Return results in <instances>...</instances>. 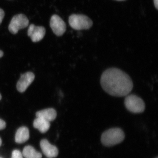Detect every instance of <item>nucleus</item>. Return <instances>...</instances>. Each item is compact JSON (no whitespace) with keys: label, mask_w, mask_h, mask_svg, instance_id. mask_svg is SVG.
<instances>
[{"label":"nucleus","mask_w":158,"mask_h":158,"mask_svg":"<svg viewBox=\"0 0 158 158\" xmlns=\"http://www.w3.org/2000/svg\"><path fill=\"white\" fill-rule=\"evenodd\" d=\"M156 158H158V157H156Z\"/></svg>","instance_id":"nucleus-22"},{"label":"nucleus","mask_w":158,"mask_h":158,"mask_svg":"<svg viewBox=\"0 0 158 158\" xmlns=\"http://www.w3.org/2000/svg\"><path fill=\"white\" fill-rule=\"evenodd\" d=\"M69 23L74 30H88L93 25V22L86 15L80 14H73L69 16Z\"/></svg>","instance_id":"nucleus-4"},{"label":"nucleus","mask_w":158,"mask_h":158,"mask_svg":"<svg viewBox=\"0 0 158 158\" xmlns=\"http://www.w3.org/2000/svg\"><path fill=\"white\" fill-rule=\"evenodd\" d=\"M126 108L129 112L135 114L143 113L145 110L144 101L135 94H128L124 100Z\"/></svg>","instance_id":"nucleus-3"},{"label":"nucleus","mask_w":158,"mask_h":158,"mask_svg":"<svg viewBox=\"0 0 158 158\" xmlns=\"http://www.w3.org/2000/svg\"><path fill=\"white\" fill-rule=\"evenodd\" d=\"M125 134L121 129L113 128L105 131L101 137V142L106 147H111L121 143L124 140Z\"/></svg>","instance_id":"nucleus-2"},{"label":"nucleus","mask_w":158,"mask_h":158,"mask_svg":"<svg viewBox=\"0 0 158 158\" xmlns=\"http://www.w3.org/2000/svg\"><path fill=\"white\" fill-rule=\"evenodd\" d=\"M11 158H23V156L19 150H15L12 152Z\"/></svg>","instance_id":"nucleus-14"},{"label":"nucleus","mask_w":158,"mask_h":158,"mask_svg":"<svg viewBox=\"0 0 158 158\" xmlns=\"http://www.w3.org/2000/svg\"><path fill=\"white\" fill-rule=\"evenodd\" d=\"M4 16H5V12L3 11V9H0V24L2 22Z\"/></svg>","instance_id":"nucleus-16"},{"label":"nucleus","mask_w":158,"mask_h":158,"mask_svg":"<svg viewBox=\"0 0 158 158\" xmlns=\"http://www.w3.org/2000/svg\"><path fill=\"white\" fill-rule=\"evenodd\" d=\"M23 156L25 158H41L42 154L37 152L35 148L30 145L26 146L23 148Z\"/></svg>","instance_id":"nucleus-13"},{"label":"nucleus","mask_w":158,"mask_h":158,"mask_svg":"<svg viewBox=\"0 0 158 158\" xmlns=\"http://www.w3.org/2000/svg\"><path fill=\"white\" fill-rule=\"evenodd\" d=\"M2 139H1V138H0V146H1V145H2Z\"/></svg>","instance_id":"nucleus-19"},{"label":"nucleus","mask_w":158,"mask_h":158,"mask_svg":"<svg viewBox=\"0 0 158 158\" xmlns=\"http://www.w3.org/2000/svg\"><path fill=\"white\" fill-rule=\"evenodd\" d=\"M35 76L31 72L23 74L21 77L17 84V90L21 93L25 92L27 88L34 81Z\"/></svg>","instance_id":"nucleus-7"},{"label":"nucleus","mask_w":158,"mask_h":158,"mask_svg":"<svg viewBox=\"0 0 158 158\" xmlns=\"http://www.w3.org/2000/svg\"><path fill=\"white\" fill-rule=\"evenodd\" d=\"M3 52L2 51L0 50V58H2L3 56Z\"/></svg>","instance_id":"nucleus-18"},{"label":"nucleus","mask_w":158,"mask_h":158,"mask_svg":"<svg viewBox=\"0 0 158 158\" xmlns=\"http://www.w3.org/2000/svg\"><path fill=\"white\" fill-rule=\"evenodd\" d=\"M29 20L24 15L20 14L12 18L9 27V31L13 34H17L20 29L24 28L28 26Z\"/></svg>","instance_id":"nucleus-5"},{"label":"nucleus","mask_w":158,"mask_h":158,"mask_svg":"<svg viewBox=\"0 0 158 158\" xmlns=\"http://www.w3.org/2000/svg\"><path fill=\"white\" fill-rule=\"evenodd\" d=\"M40 146L44 154L48 158H56L59 154L57 148L52 145L46 139H43L40 141Z\"/></svg>","instance_id":"nucleus-9"},{"label":"nucleus","mask_w":158,"mask_h":158,"mask_svg":"<svg viewBox=\"0 0 158 158\" xmlns=\"http://www.w3.org/2000/svg\"><path fill=\"white\" fill-rule=\"evenodd\" d=\"M154 6H155L156 9H158V0H154Z\"/></svg>","instance_id":"nucleus-17"},{"label":"nucleus","mask_w":158,"mask_h":158,"mask_svg":"<svg viewBox=\"0 0 158 158\" xmlns=\"http://www.w3.org/2000/svg\"><path fill=\"white\" fill-rule=\"evenodd\" d=\"M30 138L29 130L26 127H20L15 135V141L18 144H23L28 141Z\"/></svg>","instance_id":"nucleus-11"},{"label":"nucleus","mask_w":158,"mask_h":158,"mask_svg":"<svg viewBox=\"0 0 158 158\" xmlns=\"http://www.w3.org/2000/svg\"><path fill=\"white\" fill-rule=\"evenodd\" d=\"M2 95H1V94H0V100H1V99H2Z\"/></svg>","instance_id":"nucleus-20"},{"label":"nucleus","mask_w":158,"mask_h":158,"mask_svg":"<svg viewBox=\"0 0 158 158\" xmlns=\"http://www.w3.org/2000/svg\"><path fill=\"white\" fill-rule=\"evenodd\" d=\"M6 123L2 119L0 118V130L4 129L6 127Z\"/></svg>","instance_id":"nucleus-15"},{"label":"nucleus","mask_w":158,"mask_h":158,"mask_svg":"<svg viewBox=\"0 0 158 158\" xmlns=\"http://www.w3.org/2000/svg\"><path fill=\"white\" fill-rule=\"evenodd\" d=\"M46 33V30L43 27H38L34 24L29 26L28 30V35L31 37V40L34 42L40 41L44 38Z\"/></svg>","instance_id":"nucleus-8"},{"label":"nucleus","mask_w":158,"mask_h":158,"mask_svg":"<svg viewBox=\"0 0 158 158\" xmlns=\"http://www.w3.org/2000/svg\"><path fill=\"white\" fill-rule=\"evenodd\" d=\"M101 85L111 96H126L132 90L133 83L127 73L118 68L108 69L102 74Z\"/></svg>","instance_id":"nucleus-1"},{"label":"nucleus","mask_w":158,"mask_h":158,"mask_svg":"<svg viewBox=\"0 0 158 158\" xmlns=\"http://www.w3.org/2000/svg\"><path fill=\"white\" fill-rule=\"evenodd\" d=\"M33 126L37 129L40 133H45L48 131L50 127V123L43 118L37 117L34 120Z\"/></svg>","instance_id":"nucleus-12"},{"label":"nucleus","mask_w":158,"mask_h":158,"mask_svg":"<svg viewBox=\"0 0 158 158\" xmlns=\"http://www.w3.org/2000/svg\"><path fill=\"white\" fill-rule=\"evenodd\" d=\"M37 117L45 119L47 121H53L56 118V111L53 108H48L38 111L36 114Z\"/></svg>","instance_id":"nucleus-10"},{"label":"nucleus","mask_w":158,"mask_h":158,"mask_svg":"<svg viewBox=\"0 0 158 158\" xmlns=\"http://www.w3.org/2000/svg\"><path fill=\"white\" fill-rule=\"evenodd\" d=\"M116 1H124V0H116Z\"/></svg>","instance_id":"nucleus-21"},{"label":"nucleus","mask_w":158,"mask_h":158,"mask_svg":"<svg viewBox=\"0 0 158 158\" xmlns=\"http://www.w3.org/2000/svg\"><path fill=\"white\" fill-rule=\"evenodd\" d=\"M50 24L53 32L57 36H62L66 31V26L65 22L56 15L52 16Z\"/></svg>","instance_id":"nucleus-6"}]
</instances>
